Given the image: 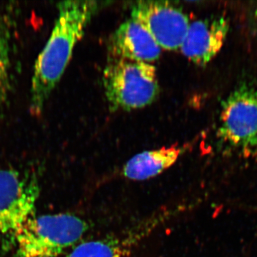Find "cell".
<instances>
[{
  "label": "cell",
  "mask_w": 257,
  "mask_h": 257,
  "mask_svg": "<svg viewBox=\"0 0 257 257\" xmlns=\"http://www.w3.org/2000/svg\"><path fill=\"white\" fill-rule=\"evenodd\" d=\"M254 15H255V18H256V19L257 20V4L256 5V8H255V10H254Z\"/></svg>",
  "instance_id": "12"
},
{
  "label": "cell",
  "mask_w": 257,
  "mask_h": 257,
  "mask_svg": "<svg viewBox=\"0 0 257 257\" xmlns=\"http://www.w3.org/2000/svg\"><path fill=\"white\" fill-rule=\"evenodd\" d=\"M99 8L97 2L88 0H69L57 5L53 30L34 67L30 106L34 116L42 114L72 58L74 47Z\"/></svg>",
  "instance_id": "1"
},
{
  "label": "cell",
  "mask_w": 257,
  "mask_h": 257,
  "mask_svg": "<svg viewBox=\"0 0 257 257\" xmlns=\"http://www.w3.org/2000/svg\"><path fill=\"white\" fill-rule=\"evenodd\" d=\"M229 30V23L223 17L194 22L189 25L180 50L193 63L205 65L222 48Z\"/></svg>",
  "instance_id": "9"
},
{
  "label": "cell",
  "mask_w": 257,
  "mask_h": 257,
  "mask_svg": "<svg viewBox=\"0 0 257 257\" xmlns=\"http://www.w3.org/2000/svg\"><path fill=\"white\" fill-rule=\"evenodd\" d=\"M106 99L113 111H131L150 105L160 92L153 64L113 59L103 74Z\"/></svg>",
  "instance_id": "3"
},
{
  "label": "cell",
  "mask_w": 257,
  "mask_h": 257,
  "mask_svg": "<svg viewBox=\"0 0 257 257\" xmlns=\"http://www.w3.org/2000/svg\"><path fill=\"white\" fill-rule=\"evenodd\" d=\"M89 229L72 214L34 216L15 240V257H57L75 246Z\"/></svg>",
  "instance_id": "2"
},
{
  "label": "cell",
  "mask_w": 257,
  "mask_h": 257,
  "mask_svg": "<svg viewBox=\"0 0 257 257\" xmlns=\"http://www.w3.org/2000/svg\"><path fill=\"white\" fill-rule=\"evenodd\" d=\"M131 15L148 30L161 48L170 51L181 48L191 24L187 15L169 2H138Z\"/></svg>",
  "instance_id": "6"
},
{
  "label": "cell",
  "mask_w": 257,
  "mask_h": 257,
  "mask_svg": "<svg viewBox=\"0 0 257 257\" xmlns=\"http://www.w3.org/2000/svg\"><path fill=\"white\" fill-rule=\"evenodd\" d=\"M10 29L8 18L0 15V109L6 101L10 88Z\"/></svg>",
  "instance_id": "11"
},
{
  "label": "cell",
  "mask_w": 257,
  "mask_h": 257,
  "mask_svg": "<svg viewBox=\"0 0 257 257\" xmlns=\"http://www.w3.org/2000/svg\"><path fill=\"white\" fill-rule=\"evenodd\" d=\"M40 187L36 177L0 170V247L14 248L24 226L35 216Z\"/></svg>",
  "instance_id": "4"
},
{
  "label": "cell",
  "mask_w": 257,
  "mask_h": 257,
  "mask_svg": "<svg viewBox=\"0 0 257 257\" xmlns=\"http://www.w3.org/2000/svg\"><path fill=\"white\" fill-rule=\"evenodd\" d=\"M183 147L177 145L149 150L132 157L122 168V175L133 181H145L168 170L183 154Z\"/></svg>",
  "instance_id": "10"
},
{
  "label": "cell",
  "mask_w": 257,
  "mask_h": 257,
  "mask_svg": "<svg viewBox=\"0 0 257 257\" xmlns=\"http://www.w3.org/2000/svg\"><path fill=\"white\" fill-rule=\"evenodd\" d=\"M162 49L141 23L131 18L121 24L109 40V60L118 59L151 63Z\"/></svg>",
  "instance_id": "8"
},
{
  "label": "cell",
  "mask_w": 257,
  "mask_h": 257,
  "mask_svg": "<svg viewBox=\"0 0 257 257\" xmlns=\"http://www.w3.org/2000/svg\"><path fill=\"white\" fill-rule=\"evenodd\" d=\"M217 135L244 154L257 151V89L243 86L222 103Z\"/></svg>",
  "instance_id": "5"
},
{
  "label": "cell",
  "mask_w": 257,
  "mask_h": 257,
  "mask_svg": "<svg viewBox=\"0 0 257 257\" xmlns=\"http://www.w3.org/2000/svg\"><path fill=\"white\" fill-rule=\"evenodd\" d=\"M176 210L165 211L147 219L121 235L91 241L75 245L66 257H124L137 245L162 223L173 215Z\"/></svg>",
  "instance_id": "7"
}]
</instances>
